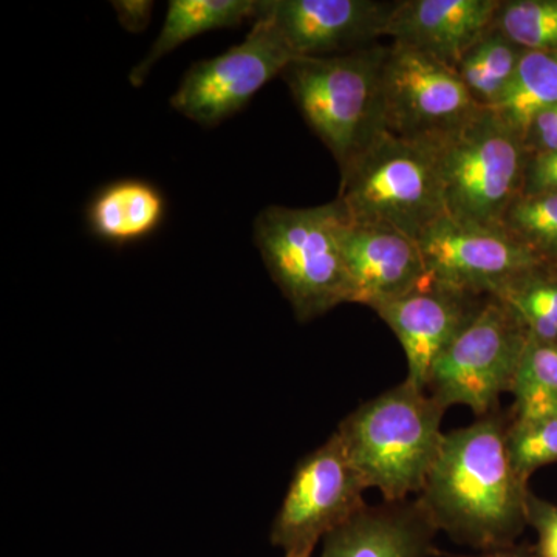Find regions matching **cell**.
Instances as JSON below:
<instances>
[{"instance_id":"obj_6","label":"cell","mask_w":557,"mask_h":557,"mask_svg":"<svg viewBox=\"0 0 557 557\" xmlns=\"http://www.w3.org/2000/svg\"><path fill=\"white\" fill-rule=\"evenodd\" d=\"M527 148L496 112L482 109L438 146L446 215L457 222L502 230L509 205L522 194Z\"/></svg>"},{"instance_id":"obj_7","label":"cell","mask_w":557,"mask_h":557,"mask_svg":"<svg viewBox=\"0 0 557 557\" xmlns=\"http://www.w3.org/2000/svg\"><path fill=\"white\" fill-rule=\"evenodd\" d=\"M525 327L491 296L432 369L426 391L443 408L467 406L475 416L498 410L511 394L528 344Z\"/></svg>"},{"instance_id":"obj_20","label":"cell","mask_w":557,"mask_h":557,"mask_svg":"<svg viewBox=\"0 0 557 557\" xmlns=\"http://www.w3.org/2000/svg\"><path fill=\"white\" fill-rule=\"evenodd\" d=\"M556 104L557 53L527 51L507 94L490 110L525 138L533 121Z\"/></svg>"},{"instance_id":"obj_11","label":"cell","mask_w":557,"mask_h":557,"mask_svg":"<svg viewBox=\"0 0 557 557\" xmlns=\"http://www.w3.org/2000/svg\"><path fill=\"white\" fill-rule=\"evenodd\" d=\"M417 242L429 278L478 296L496 295L512 277L542 262L504 230L469 225L449 215Z\"/></svg>"},{"instance_id":"obj_4","label":"cell","mask_w":557,"mask_h":557,"mask_svg":"<svg viewBox=\"0 0 557 557\" xmlns=\"http://www.w3.org/2000/svg\"><path fill=\"white\" fill-rule=\"evenodd\" d=\"M339 172L336 200L351 223L384 226L418 240L446 215L438 146L384 131Z\"/></svg>"},{"instance_id":"obj_2","label":"cell","mask_w":557,"mask_h":557,"mask_svg":"<svg viewBox=\"0 0 557 557\" xmlns=\"http://www.w3.org/2000/svg\"><path fill=\"white\" fill-rule=\"evenodd\" d=\"M445 408L408 381L369 399L339 424L338 437L366 485L384 502L421 494L446 432Z\"/></svg>"},{"instance_id":"obj_3","label":"cell","mask_w":557,"mask_h":557,"mask_svg":"<svg viewBox=\"0 0 557 557\" xmlns=\"http://www.w3.org/2000/svg\"><path fill=\"white\" fill-rule=\"evenodd\" d=\"M338 200L311 208L267 207L255 220V245L300 322L350 304Z\"/></svg>"},{"instance_id":"obj_25","label":"cell","mask_w":557,"mask_h":557,"mask_svg":"<svg viewBox=\"0 0 557 557\" xmlns=\"http://www.w3.org/2000/svg\"><path fill=\"white\" fill-rule=\"evenodd\" d=\"M511 413V412H509ZM507 446L512 467L530 482L537 469L557 463V416L515 418L507 431Z\"/></svg>"},{"instance_id":"obj_15","label":"cell","mask_w":557,"mask_h":557,"mask_svg":"<svg viewBox=\"0 0 557 557\" xmlns=\"http://www.w3.org/2000/svg\"><path fill=\"white\" fill-rule=\"evenodd\" d=\"M500 0H401L386 36L456 69L469 47L491 27Z\"/></svg>"},{"instance_id":"obj_19","label":"cell","mask_w":557,"mask_h":557,"mask_svg":"<svg viewBox=\"0 0 557 557\" xmlns=\"http://www.w3.org/2000/svg\"><path fill=\"white\" fill-rule=\"evenodd\" d=\"M527 51L490 27L463 54L457 67L472 100L482 109H493L507 94Z\"/></svg>"},{"instance_id":"obj_27","label":"cell","mask_w":557,"mask_h":557,"mask_svg":"<svg viewBox=\"0 0 557 557\" xmlns=\"http://www.w3.org/2000/svg\"><path fill=\"white\" fill-rule=\"evenodd\" d=\"M557 193V150L528 152L522 194Z\"/></svg>"},{"instance_id":"obj_10","label":"cell","mask_w":557,"mask_h":557,"mask_svg":"<svg viewBox=\"0 0 557 557\" xmlns=\"http://www.w3.org/2000/svg\"><path fill=\"white\" fill-rule=\"evenodd\" d=\"M239 46L190 65L171 106L203 127H214L240 112L271 79L295 60L273 25L256 17Z\"/></svg>"},{"instance_id":"obj_17","label":"cell","mask_w":557,"mask_h":557,"mask_svg":"<svg viewBox=\"0 0 557 557\" xmlns=\"http://www.w3.org/2000/svg\"><path fill=\"white\" fill-rule=\"evenodd\" d=\"M258 7L259 0H171L159 38L153 40L149 53L132 69V86H143L153 65L186 40L255 21Z\"/></svg>"},{"instance_id":"obj_16","label":"cell","mask_w":557,"mask_h":557,"mask_svg":"<svg viewBox=\"0 0 557 557\" xmlns=\"http://www.w3.org/2000/svg\"><path fill=\"white\" fill-rule=\"evenodd\" d=\"M437 531L420 497L366 505L324 537L321 557H431Z\"/></svg>"},{"instance_id":"obj_30","label":"cell","mask_w":557,"mask_h":557,"mask_svg":"<svg viewBox=\"0 0 557 557\" xmlns=\"http://www.w3.org/2000/svg\"><path fill=\"white\" fill-rule=\"evenodd\" d=\"M461 557H541L539 556L536 545L527 544H511L507 547L486 549V552H479V555L474 556H461Z\"/></svg>"},{"instance_id":"obj_29","label":"cell","mask_w":557,"mask_h":557,"mask_svg":"<svg viewBox=\"0 0 557 557\" xmlns=\"http://www.w3.org/2000/svg\"><path fill=\"white\" fill-rule=\"evenodd\" d=\"M121 27L129 33H143L152 20L153 2L150 0H119L112 2Z\"/></svg>"},{"instance_id":"obj_9","label":"cell","mask_w":557,"mask_h":557,"mask_svg":"<svg viewBox=\"0 0 557 557\" xmlns=\"http://www.w3.org/2000/svg\"><path fill=\"white\" fill-rule=\"evenodd\" d=\"M384 126L410 141L440 146L482 110L456 70L420 51L387 46Z\"/></svg>"},{"instance_id":"obj_22","label":"cell","mask_w":557,"mask_h":557,"mask_svg":"<svg viewBox=\"0 0 557 557\" xmlns=\"http://www.w3.org/2000/svg\"><path fill=\"white\" fill-rule=\"evenodd\" d=\"M511 395L515 418L557 416V344L528 338Z\"/></svg>"},{"instance_id":"obj_23","label":"cell","mask_w":557,"mask_h":557,"mask_svg":"<svg viewBox=\"0 0 557 557\" xmlns=\"http://www.w3.org/2000/svg\"><path fill=\"white\" fill-rule=\"evenodd\" d=\"M502 230L539 259L557 262V193L520 194L505 212Z\"/></svg>"},{"instance_id":"obj_13","label":"cell","mask_w":557,"mask_h":557,"mask_svg":"<svg viewBox=\"0 0 557 557\" xmlns=\"http://www.w3.org/2000/svg\"><path fill=\"white\" fill-rule=\"evenodd\" d=\"M490 298L471 295L428 277L408 295L375 310L405 350L408 383L426 391L435 362L478 317Z\"/></svg>"},{"instance_id":"obj_21","label":"cell","mask_w":557,"mask_h":557,"mask_svg":"<svg viewBox=\"0 0 557 557\" xmlns=\"http://www.w3.org/2000/svg\"><path fill=\"white\" fill-rule=\"evenodd\" d=\"M493 298L515 313L531 339L557 344V262L542 260L522 271Z\"/></svg>"},{"instance_id":"obj_5","label":"cell","mask_w":557,"mask_h":557,"mask_svg":"<svg viewBox=\"0 0 557 557\" xmlns=\"http://www.w3.org/2000/svg\"><path fill=\"white\" fill-rule=\"evenodd\" d=\"M387 47L325 58H295L284 72L293 100L339 170L368 148L384 126L383 65Z\"/></svg>"},{"instance_id":"obj_14","label":"cell","mask_w":557,"mask_h":557,"mask_svg":"<svg viewBox=\"0 0 557 557\" xmlns=\"http://www.w3.org/2000/svg\"><path fill=\"white\" fill-rule=\"evenodd\" d=\"M343 248L350 304L376 310L429 277L420 245L398 231L348 220Z\"/></svg>"},{"instance_id":"obj_24","label":"cell","mask_w":557,"mask_h":557,"mask_svg":"<svg viewBox=\"0 0 557 557\" xmlns=\"http://www.w3.org/2000/svg\"><path fill=\"white\" fill-rule=\"evenodd\" d=\"M491 27L525 51L557 53V0H500Z\"/></svg>"},{"instance_id":"obj_1","label":"cell","mask_w":557,"mask_h":557,"mask_svg":"<svg viewBox=\"0 0 557 557\" xmlns=\"http://www.w3.org/2000/svg\"><path fill=\"white\" fill-rule=\"evenodd\" d=\"M509 420L498 409L446 432L420 494L437 530L478 552L516 544L528 527L531 490L509 458Z\"/></svg>"},{"instance_id":"obj_12","label":"cell","mask_w":557,"mask_h":557,"mask_svg":"<svg viewBox=\"0 0 557 557\" xmlns=\"http://www.w3.org/2000/svg\"><path fill=\"white\" fill-rule=\"evenodd\" d=\"M395 7L379 0H259L256 17L273 25L293 57L325 58L375 46Z\"/></svg>"},{"instance_id":"obj_28","label":"cell","mask_w":557,"mask_h":557,"mask_svg":"<svg viewBox=\"0 0 557 557\" xmlns=\"http://www.w3.org/2000/svg\"><path fill=\"white\" fill-rule=\"evenodd\" d=\"M523 143L530 153L557 150V104L533 121Z\"/></svg>"},{"instance_id":"obj_8","label":"cell","mask_w":557,"mask_h":557,"mask_svg":"<svg viewBox=\"0 0 557 557\" xmlns=\"http://www.w3.org/2000/svg\"><path fill=\"white\" fill-rule=\"evenodd\" d=\"M368 490L335 432L299 461L271 527V544L285 557H311L319 542L368 505Z\"/></svg>"},{"instance_id":"obj_18","label":"cell","mask_w":557,"mask_h":557,"mask_svg":"<svg viewBox=\"0 0 557 557\" xmlns=\"http://www.w3.org/2000/svg\"><path fill=\"white\" fill-rule=\"evenodd\" d=\"M164 200L152 185L124 180L102 190L89 209L90 228L101 239L127 244L159 228Z\"/></svg>"},{"instance_id":"obj_26","label":"cell","mask_w":557,"mask_h":557,"mask_svg":"<svg viewBox=\"0 0 557 557\" xmlns=\"http://www.w3.org/2000/svg\"><path fill=\"white\" fill-rule=\"evenodd\" d=\"M527 523L537 536L541 557H557V505L530 493L527 502Z\"/></svg>"}]
</instances>
